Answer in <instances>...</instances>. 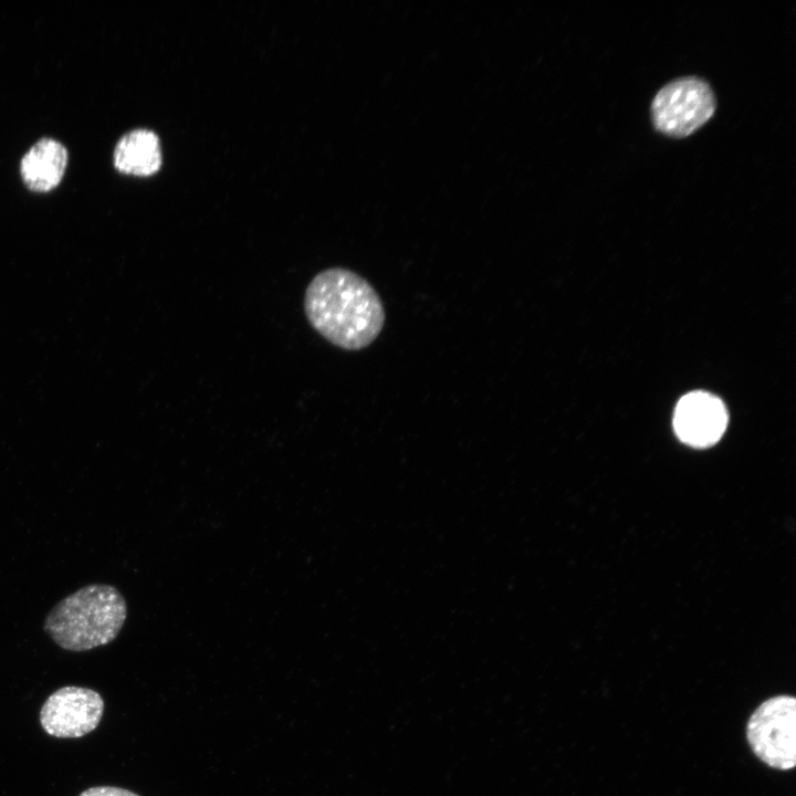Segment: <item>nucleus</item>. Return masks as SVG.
Returning a JSON list of instances; mask_svg holds the SVG:
<instances>
[{"label":"nucleus","instance_id":"1","mask_svg":"<svg viewBox=\"0 0 796 796\" xmlns=\"http://www.w3.org/2000/svg\"><path fill=\"white\" fill-rule=\"evenodd\" d=\"M304 312L312 327L346 350L369 346L385 324L383 302L373 285L345 268H328L308 283Z\"/></svg>","mask_w":796,"mask_h":796},{"label":"nucleus","instance_id":"2","mask_svg":"<svg viewBox=\"0 0 796 796\" xmlns=\"http://www.w3.org/2000/svg\"><path fill=\"white\" fill-rule=\"evenodd\" d=\"M126 617L127 604L116 587L91 584L60 600L43 629L60 648L81 652L116 639Z\"/></svg>","mask_w":796,"mask_h":796},{"label":"nucleus","instance_id":"3","mask_svg":"<svg viewBox=\"0 0 796 796\" xmlns=\"http://www.w3.org/2000/svg\"><path fill=\"white\" fill-rule=\"evenodd\" d=\"M746 739L767 766L787 771L796 764V699L779 694L766 699L751 714Z\"/></svg>","mask_w":796,"mask_h":796},{"label":"nucleus","instance_id":"4","mask_svg":"<svg viewBox=\"0 0 796 796\" xmlns=\"http://www.w3.org/2000/svg\"><path fill=\"white\" fill-rule=\"evenodd\" d=\"M715 97L706 82L682 77L664 85L651 104L653 126L670 137H685L714 114Z\"/></svg>","mask_w":796,"mask_h":796},{"label":"nucleus","instance_id":"5","mask_svg":"<svg viewBox=\"0 0 796 796\" xmlns=\"http://www.w3.org/2000/svg\"><path fill=\"white\" fill-rule=\"evenodd\" d=\"M104 712V700L95 690L63 687L53 692L40 711V723L46 734L75 739L94 731Z\"/></svg>","mask_w":796,"mask_h":796},{"label":"nucleus","instance_id":"6","mask_svg":"<svg viewBox=\"0 0 796 796\" xmlns=\"http://www.w3.org/2000/svg\"><path fill=\"white\" fill-rule=\"evenodd\" d=\"M724 404L705 391H692L677 404L673 427L679 439L694 448L716 443L727 426Z\"/></svg>","mask_w":796,"mask_h":796},{"label":"nucleus","instance_id":"7","mask_svg":"<svg viewBox=\"0 0 796 796\" xmlns=\"http://www.w3.org/2000/svg\"><path fill=\"white\" fill-rule=\"evenodd\" d=\"M67 166V150L53 138L38 140L22 157L20 174L24 185L35 192H48L62 180Z\"/></svg>","mask_w":796,"mask_h":796},{"label":"nucleus","instance_id":"8","mask_svg":"<svg viewBox=\"0 0 796 796\" xmlns=\"http://www.w3.org/2000/svg\"><path fill=\"white\" fill-rule=\"evenodd\" d=\"M114 166L123 174L137 177L156 174L161 166L158 136L145 128L125 134L115 146Z\"/></svg>","mask_w":796,"mask_h":796},{"label":"nucleus","instance_id":"9","mask_svg":"<svg viewBox=\"0 0 796 796\" xmlns=\"http://www.w3.org/2000/svg\"><path fill=\"white\" fill-rule=\"evenodd\" d=\"M78 796H138L137 794L115 786H94L85 789Z\"/></svg>","mask_w":796,"mask_h":796}]
</instances>
